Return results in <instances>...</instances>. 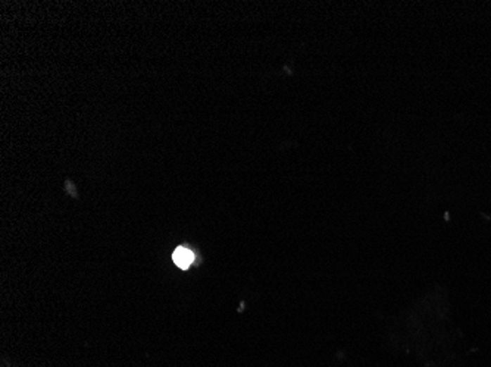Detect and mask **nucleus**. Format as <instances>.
Returning <instances> with one entry per match:
<instances>
[{"label":"nucleus","instance_id":"obj_1","mask_svg":"<svg viewBox=\"0 0 491 367\" xmlns=\"http://www.w3.org/2000/svg\"><path fill=\"white\" fill-rule=\"evenodd\" d=\"M172 260L179 269H189L194 260V255L186 247H178L172 255Z\"/></svg>","mask_w":491,"mask_h":367}]
</instances>
